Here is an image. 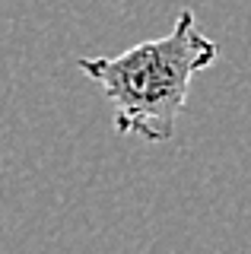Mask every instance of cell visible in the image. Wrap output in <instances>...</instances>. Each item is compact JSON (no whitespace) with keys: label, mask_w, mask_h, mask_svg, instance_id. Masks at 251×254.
Returning a JSON list of instances; mask_svg holds the SVG:
<instances>
[{"label":"cell","mask_w":251,"mask_h":254,"mask_svg":"<svg viewBox=\"0 0 251 254\" xmlns=\"http://www.w3.org/2000/svg\"><path fill=\"white\" fill-rule=\"evenodd\" d=\"M219 48L197 29L191 10L175 16L169 35L140 42L118 58H80L76 67L112 102L118 133L162 143L175 133L191 79L216 61Z\"/></svg>","instance_id":"cell-1"}]
</instances>
